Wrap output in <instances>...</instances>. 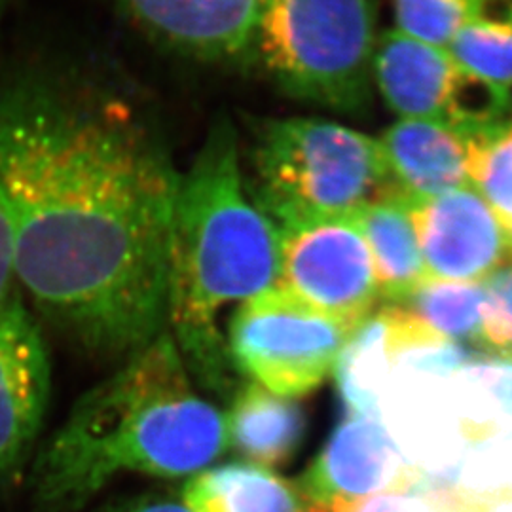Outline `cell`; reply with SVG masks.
Segmentation results:
<instances>
[{
    "label": "cell",
    "instance_id": "7402d4cb",
    "mask_svg": "<svg viewBox=\"0 0 512 512\" xmlns=\"http://www.w3.org/2000/svg\"><path fill=\"white\" fill-rule=\"evenodd\" d=\"M486 308L480 348L495 355H512V262L482 281Z\"/></svg>",
    "mask_w": 512,
    "mask_h": 512
},
{
    "label": "cell",
    "instance_id": "4fadbf2b",
    "mask_svg": "<svg viewBox=\"0 0 512 512\" xmlns=\"http://www.w3.org/2000/svg\"><path fill=\"white\" fill-rule=\"evenodd\" d=\"M397 194L429 198L471 184L469 133L439 120H397L378 137Z\"/></svg>",
    "mask_w": 512,
    "mask_h": 512
},
{
    "label": "cell",
    "instance_id": "9a60e30c",
    "mask_svg": "<svg viewBox=\"0 0 512 512\" xmlns=\"http://www.w3.org/2000/svg\"><path fill=\"white\" fill-rule=\"evenodd\" d=\"M355 219L372 255L380 300L401 304L429 279L406 198H380L365 205Z\"/></svg>",
    "mask_w": 512,
    "mask_h": 512
},
{
    "label": "cell",
    "instance_id": "ffe728a7",
    "mask_svg": "<svg viewBox=\"0 0 512 512\" xmlns=\"http://www.w3.org/2000/svg\"><path fill=\"white\" fill-rule=\"evenodd\" d=\"M471 186L490 203L512 236V110L469 133Z\"/></svg>",
    "mask_w": 512,
    "mask_h": 512
},
{
    "label": "cell",
    "instance_id": "30bf717a",
    "mask_svg": "<svg viewBox=\"0 0 512 512\" xmlns=\"http://www.w3.org/2000/svg\"><path fill=\"white\" fill-rule=\"evenodd\" d=\"M418 480L380 416L348 414L296 486L308 507L329 509L374 495L408 494Z\"/></svg>",
    "mask_w": 512,
    "mask_h": 512
},
{
    "label": "cell",
    "instance_id": "ba28073f",
    "mask_svg": "<svg viewBox=\"0 0 512 512\" xmlns=\"http://www.w3.org/2000/svg\"><path fill=\"white\" fill-rule=\"evenodd\" d=\"M374 86L399 120H439L467 133L512 110L511 93L465 73L448 50L397 29L378 37Z\"/></svg>",
    "mask_w": 512,
    "mask_h": 512
},
{
    "label": "cell",
    "instance_id": "8fae6325",
    "mask_svg": "<svg viewBox=\"0 0 512 512\" xmlns=\"http://www.w3.org/2000/svg\"><path fill=\"white\" fill-rule=\"evenodd\" d=\"M50 382L42 330L18 293L0 310V478L16 475L31 456Z\"/></svg>",
    "mask_w": 512,
    "mask_h": 512
},
{
    "label": "cell",
    "instance_id": "e0dca14e",
    "mask_svg": "<svg viewBox=\"0 0 512 512\" xmlns=\"http://www.w3.org/2000/svg\"><path fill=\"white\" fill-rule=\"evenodd\" d=\"M395 363V351L384 310L374 311L361 329L353 334L338 366V387L348 414L380 416L378 385L387 366Z\"/></svg>",
    "mask_w": 512,
    "mask_h": 512
},
{
    "label": "cell",
    "instance_id": "3957f363",
    "mask_svg": "<svg viewBox=\"0 0 512 512\" xmlns=\"http://www.w3.org/2000/svg\"><path fill=\"white\" fill-rule=\"evenodd\" d=\"M279 272V230L243 177L236 129L220 120L179 179L167 264L171 338L188 374L209 391L228 395L238 376L220 311L272 289Z\"/></svg>",
    "mask_w": 512,
    "mask_h": 512
},
{
    "label": "cell",
    "instance_id": "d4e9b609",
    "mask_svg": "<svg viewBox=\"0 0 512 512\" xmlns=\"http://www.w3.org/2000/svg\"><path fill=\"white\" fill-rule=\"evenodd\" d=\"M105 512H190L188 507L177 501V499H167V497H158V495H148V497H137L126 501L122 505H116Z\"/></svg>",
    "mask_w": 512,
    "mask_h": 512
},
{
    "label": "cell",
    "instance_id": "44dd1931",
    "mask_svg": "<svg viewBox=\"0 0 512 512\" xmlns=\"http://www.w3.org/2000/svg\"><path fill=\"white\" fill-rule=\"evenodd\" d=\"M446 50L465 73L512 95V14L478 19Z\"/></svg>",
    "mask_w": 512,
    "mask_h": 512
},
{
    "label": "cell",
    "instance_id": "ac0fdd59",
    "mask_svg": "<svg viewBox=\"0 0 512 512\" xmlns=\"http://www.w3.org/2000/svg\"><path fill=\"white\" fill-rule=\"evenodd\" d=\"M403 306L427 329L448 342L482 344L486 293L482 283H452L427 279Z\"/></svg>",
    "mask_w": 512,
    "mask_h": 512
},
{
    "label": "cell",
    "instance_id": "7a4b0ae2",
    "mask_svg": "<svg viewBox=\"0 0 512 512\" xmlns=\"http://www.w3.org/2000/svg\"><path fill=\"white\" fill-rule=\"evenodd\" d=\"M228 450L224 414L190 382L171 334L162 332L86 391L40 450L37 512H76L122 473L194 476Z\"/></svg>",
    "mask_w": 512,
    "mask_h": 512
},
{
    "label": "cell",
    "instance_id": "d6986e66",
    "mask_svg": "<svg viewBox=\"0 0 512 512\" xmlns=\"http://www.w3.org/2000/svg\"><path fill=\"white\" fill-rule=\"evenodd\" d=\"M393 12L397 31L446 50L478 19L511 16L512 0H393Z\"/></svg>",
    "mask_w": 512,
    "mask_h": 512
},
{
    "label": "cell",
    "instance_id": "cb8c5ba5",
    "mask_svg": "<svg viewBox=\"0 0 512 512\" xmlns=\"http://www.w3.org/2000/svg\"><path fill=\"white\" fill-rule=\"evenodd\" d=\"M476 376L492 389L495 397L512 414V355H497V359H482L473 366Z\"/></svg>",
    "mask_w": 512,
    "mask_h": 512
},
{
    "label": "cell",
    "instance_id": "5b68a950",
    "mask_svg": "<svg viewBox=\"0 0 512 512\" xmlns=\"http://www.w3.org/2000/svg\"><path fill=\"white\" fill-rule=\"evenodd\" d=\"M376 44L372 0H262L253 50L296 99L359 112L370 103Z\"/></svg>",
    "mask_w": 512,
    "mask_h": 512
},
{
    "label": "cell",
    "instance_id": "9c48e42d",
    "mask_svg": "<svg viewBox=\"0 0 512 512\" xmlns=\"http://www.w3.org/2000/svg\"><path fill=\"white\" fill-rule=\"evenodd\" d=\"M406 203L429 279L482 283L512 262L511 232L471 184Z\"/></svg>",
    "mask_w": 512,
    "mask_h": 512
},
{
    "label": "cell",
    "instance_id": "5bb4252c",
    "mask_svg": "<svg viewBox=\"0 0 512 512\" xmlns=\"http://www.w3.org/2000/svg\"><path fill=\"white\" fill-rule=\"evenodd\" d=\"M224 423L228 448L270 471L285 467L306 435V414L298 401L251 380L236 389Z\"/></svg>",
    "mask_w": 512,
    "mask_h": 512
},
{
    "label": "cell",
    "instance_id": "8992f818",
    "mask_svg": "<svg viewBox=\"0 0 512 512\" xmlns=\"http://www.w3.org/2000/svg\"><path fill=\"white\" fill-rule=\"evenodd\" d=\"M355 332L275 285L239 304L226 344L243 376L279 397L298 399L336 370Z\"/></svg>",
    "mask_w": 512,
    "mask_h": 512
},
{
    "label": "cell",
    "instance_id": "2e32d148",
    "mask_svg": "<svg viewBox=\"0 0 512 512\" xmlns=\"http://www.w3.org/2000/svg\"><path fill=\"white\" fill-rule=\"evenodd\" d=\"M190 512H306L298 486L251 463L209 467L183 490Z\"/></svg>",
    "mask_w": 512,
    "mask_h": 512
},
{
    "label": "cell",
    "instance_id": "6da1fadb",
    "mask_svg": "<svg viewBox=\"0 0 512 512\" xmlns=\"http://www.w3.org/2000/svg\"><path fill=\"white\" fill-rule=\"evenodd\" d=\"M179 179L116 95L48 80L0 95V194L19 289L95 357L128 359L164 332Z\"/></svg>",
    "mask_w": 512,
    "mask_h": 512
},
{
    "label": "cell",
    "instance_id": "277c9868",
    "mask_svg": "<svg viewBox=\"0 0 512 512\" xmlns=\"http://www.w3.org/2000/svg\"><path fill=\"white\" fill-rule=\"evenodd\" d=\"M251 194L275 224L351 217L397 194L380 141L325 118H283L258 128Z\"/></svg>",
    "mask_w": 512,
    "mask_h": 512
},
{
    "label": "cell",
    "instance_id": "7c38bea8",
    "mask_svg": "<svg viewBox=\"0 0 512 512\" xmlns=\"http://www.w3.org/2000/svg\"><path fill=\"white\" fill-rule=\"evenodd\" d=\"M148 35L198 59L253 50L262 0H118Z\"/></svg>",
    "mask_w": 512,
    "mask_h": 512
},
{
    "label": "cell",
    "instance_id": "52a82bcc",
    "mask_svg": "<svg viewBox=\"0 0 512 512\" xmlns=\"http://www.w3.org/2000/svg\"><path fill=\"white\" fill-rule=\"evenodd\" d=\"M275 226L281 241L277 285L351 329H361L380 302V289L355 215Z\"/></svg>",
    "mask_w": 512,
    "mask_h": 512
},
{
    "label": "cell",
    "instance_id": "603a6c76",
    "mask_svg": "<svg viewBox=\"0 0 512 512\" xmlns=\"http://www.w3.org/2000/svg\"><path fill=\"white\" fill-rule=\"evenodd\" d=\"M19 293L14 255V230L6 202L0 194V310Z\"/></svg>",
    "mask_w": 512,
    "mask_h": 512
}]
</instances>
